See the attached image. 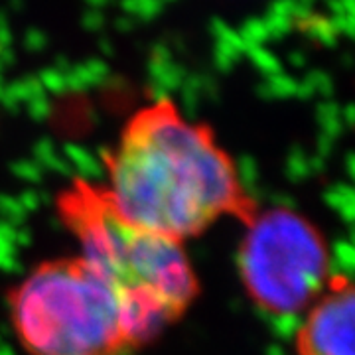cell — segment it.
<instances>
[{
    "instance_id": "5",
    "label": "cell",
    "mask_w": 355,
    "mask_h": 355,
    "mask_svg": "<svg viewBox=\"0 0 355 355\" xmlns=\"http://www.w3.org/2000/svg\"><path fill=\"white\" fill-rule=\"evenodd\" d=\"M354 312L352 280L331 277L296 336L298 355H354Z\"/></svg>"
},
{
    "instance_id": "4",
    "label": "cell",
    "mask_w": 355,
    "mask_h": 355,
    "mask_svg": "<svg viewBox=\"0 0 355 355\" xmlns=\"http://www.w3.org/2000/svg\"><path fill=\"white\" fill-rule=\"evenodd\" d=\"M239 270L247 294L265 312L294 316L312 306L328 284V245L298 211H259L247 225Z\"/></svg>"
},
{
    "instance_id": "2",
    "label": "cell",
    "mask_w": 355,
    "mask_h": 355,
    "mask_svg": "<svg viewBox=\"0 0 355 355\" xmlns=\"http://www.w3.org/2000/svg\"><path fill=\"white\" fill-rule=\"evenodd\" d=\"M55 207L97 270L125 306L135 345L154 340L198 296V279L182 243L146 231L114 209L103 186L73 180Z\"/></svg>"
},
{
    "instance_id": "3",
    "label": "cell",
    "mask_w": 355,
    "mask_h": 355,
    "mask_svg": "<svg viewBox=\"0 0 355 355\" xmlns=\"http://www.w3.org/2000/svg\"><path fill=\"white\" fill-rule=\"evenodd\" d=\"M8 302L30 355H121L137 347L123 302L81 257L40 263Z\"/></svg>"
},
{
    "instance_id": "1",
    "label": "cell",
    "mask_w": 355,
    "mask_h": 355,
    "mask_svg": "<svg viewBox=\"0 0 355 355\" xmlns=\"http://www.w3.org/2000/svg\"><path fill=\"white\" fill-rule=\"evenodd\" d=\"M109 202L127 221L184 243L223 217L245 227L259 205L211 128L168 99L132 114L107 156Z\"/></svg>"
}]
</instances>
